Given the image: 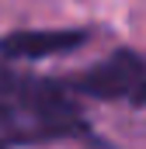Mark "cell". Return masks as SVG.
Listing matches in <instances>:
<instances>
[{
  "label": "cell",
  "mask_w": 146,
  "mask_h": 149,
  "mask_svg": "<svg viewBox=\"0 0 146 149\" xmlns=\"http://www.w3.org/2000/svg\"><path fill=\"white\" fill-rule=\"evenodd\" d=\"M84 132L70 87L0 66V142H45Z\"/></svg>",
  "instance_id": "obj_1"
},
{
  "label": "cell",
  "mask_w": 146,
  "mask_h": 149,
  "mask_svg": "<svg viewBox=\"0 0 146 149\" xmlns=\"http://www.w3.org/2000/svg\"><path fill=\"white\" fill-rule=\"evenodd\" d=\"M70 94L98 97V101H146V63L132 49H115L108 59L94 63L91 70L66 80Z\"/></svg>",
  "instance_id": "obj_2"
},
{
  "label": "cell",
  "mask_w": 146,
  "mask_h": 149,
  "mask_svg": "<svg viewBox=\"0 0 146 149\" xmlns=\"http://www.w3.org/2000/svg\"><path fill=\"white\" fill-rule=\"evenodd\" d=\"M91 31L84 28H21L0 38V56L4 59H49V56H66L73 49L87 45Z\"/></svg>",
  "instance_id": "obj_3"
},
{
  "label": "cell",
  "mask_w": 146,
  "mask_h": 149,
  "mask_svg": "<svg viewBox=\"0 0 146 149\" xmlns=\"http://www.w3.org/2000/svg\"><path fill=\"white\" fill-rule=\"evenodd\" d=\"M0 149H11V146H7V142H0Z\"/></svg>",
  "instance_id": "obj_4"
}]
</instances>
